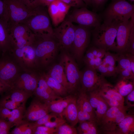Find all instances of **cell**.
I'll return each mask as SVG.
<instances>
[{
    "label": "cell",
    "instance_id": "6da1fadb",
    "mask_svg": "<svg viewBox=\"0 0 134 134\" xmlns=\"http://www.w3.org/2000/svg\"><path fill=\"white\" fill-rule=\"evenodd\" d=\"M120 22L103 23L95 27L92 32L94 46L106 51H116V43L115 40Z\"/></svg>",
    "mask_w": 134,
    "mask_h": 134
},
{
    "label": "cell",
    "instance_id": "4dcf8cb0",
    "mask_svg": "<svg viewBox=\"0 0 134 134\" xmlns=\"http://www.w3.org/2000/svg\"><path fill=\"white\" fill-rule=\"evenodd\" d=\"M25 103H23L17 108L12 110L8 121L16 126L23 121L24 113L25 110Z\"/></svg>",
    "mask_w": 134,
    "mask_h": 134
},
{
    "label": "cell",
    "instance_id": "4fadbf2b",
    "mask_svg": "<svg viewBox=\"0 0 134 134\" xmlns=\"http://www.w3.org/2000/svg\"><path fill=\"white\" fill-rule=\"evenodd\" d=\"M19 73V69L13 62L6 57L0 59V80L10 90L13 88L14 83Z\"/></svg>",
    "mask_w": 134,
    "mask_h": 134
},
{
    "label": "cell",
    "instance_id": "6f0895ef",
    "mask_svg": "<svg viewBox=\"0 0 134 134\" xmlns=\"http://www.w3.org/2000/svg\"><path fill=\"white\" fill-rule=\"evenodd\" d=\"M106 52V51L104 49L98 48V52L95 57L102 59L104 56Z\"/></svg>",
    "mask_w": 134,
    "mask_h": 134
},
{
    "label": "cell",
    "instance_id": "816d5d0a",
    "mask_svg": "<svg viewBox=\"0 0 134 134\" xmlns=\"http://www.w3.org/2000/svg\"><path fill=\"white\" fill-rule=\"evenodd\" d=\"M96 70L100 72V74L102 76L104 77L108 76L107 65L103 61L102 64L97 68Z\"/></svg>",
    "mask_w": 134,
    "mask_h": 134
},
{
    "label": "cell",
    "instance_id": "7dc6e473",
    "mask_svg": "<svg viewBox=\"0 0 134 134\" xmlns=\"http://www.w3.org/2000/svg\"><path fill=\"white\" fill-rule=\"evenodd\" d=\"M29 122L23 121L20 124L17 125L11 133L12 134H23L25 129L29 125Z\"/></svg>",
    "mask_w": 134,
    "mask_h": 134
},
{
    "label": "cell",
    "instance_id": "f6af8a7d",
    "mask_svg": "<svg viewBox=\"0 0 134 134\" xmlns=\"http://www.w3.org/2000/svg\"><path fill=\"white\" fill-rule=\"evenodd\" d=\"M117 73L119 74L120 79H127L134 81V74L127 69H116Z\"/></svg>",
    "mask_w": 134,
    "mask_h": 134
},
{
    "label": "cell",
    "instance_id": "74e56055",
    "mask_svg": "<svg viewBox=\"0 0 134 134\" xmlns=\"http://www.w3.org/2000/svg\"><path fill=\"white\" fill-rule=\"evenodd\" d=\"M77 106L78 111V123H80L87 121H94L97 122V119L95 117L84 110L77 105Z\"/></svg>",
    "mask_w": 134,
    "mask_h": 134
},
{
    "label": "cell",
    "instance_id": "ba28073f",
    "mask_svg": "<svg viewBox=\"0 0 134 134\" xmlns=\"http://www.w3.org/2000/svg\"><path fill=\"white\" fill-rule=\"evenodd\" d=\"M12 45V49L21 48L31 45L35 35L25 24L20 23L9 27Z\"/></svg>",
    "mask_w": 134,
    "mask_h": 134
},
{
    "label": "cell",
    "instance_id": "d4e9b609",
    "mask_svg": "<svg viewBox=\"0 0 134 134\" xmlns=\"http://www.w3.org/2000/svg\"><path fill=\"white\" fill-rule=\"evenodd\" d=\"M134 133V116L129 115L117 126L112 134H132Z\"/></svg>",
    "mask_w": 134,
    "mask_h": 134
},
{
    "label": "cell",
    "instance_id": "f1b7e54d",
    "mask_svg": "<svg viewBox=\"0 0 134 134\" xmlns=\"http://www.w3.org/2000/svg\"><path fill=\"white\" fill-rule=\"evenodd\" d=\"M114 87L119 94L124 97L134 90V81L120 79Z\"/></svg>",
    "mask_w": 134,
    "mask_h": 134
},
{
    "label": "cell",
    "instance_id": "7402d4cb",
    "mask_svg": "<svg viewBox=\"0 0 134 134\" xmlns=\"http://www.w3.org/2000/svg\"><path fill=\"white\" fill-rule=\"evenodd\" d=\"M47 7L49 15L55 26H58L64 20L66 15L56 0H54Z\"/></svg>",
    "mask_w": 134,
    "mask_h": 134
},
{
    "label": "cell",
    "instance_id": "5bb4252c",
    "mask_svg": "<svg viewBox=\"0 0 134 134\" xmlns=\"http://www.w3.org/2000/svg\"><path fill=\"white\" fill-rule=\"evenodd\" d=\"M24 71V72L19 74L13 89L21 90L32 94L38 86L39 76L31 70Z\"/></svg>",
    "mask_w": 134,
    "mask_h": 134
},
{
    "label": "cell",
    "instance_id": "ffe728a7",
    "mask_svg": "<svg viewBox=\"0 0 134 134\" xmlns=\"http://www.w3.org/2000/svg\"><path fill=\"white\" fill-rule=\"evenodd\" d=\"M77 97V96L72 95L62 97L46 103L50 112L57 114L62 116L63 111L68 104Z\"/></svg>",
    "mask_w": 134,
    "mask_h": 134
},
{
    "label": "cell",
    "instance_id": "f5cc1de1",
    "mask_svg": "<svg viewBox=\"0 0 134 134\" xmlns=\"http://www.w3.org/2000/svg\"><path fill=\"white\" fill-rule=\"evenodd\" d=\"M11 111L7 108L0 107V118L6 120H7L10 115Z\"/></svg>",
    "mask_w": 134,
    "mask_h": 134
},
{
    "label": "cell",
    "instance_id": "8d00e7d4",
    "mask_svg": "<svg viewBox=\"0 0 134 134\" xmlns=\"http://www.w3.org/2000/svg\"><path fill=\"white\" fill-rule=\"evenodd\" d=\"M22 104L15 102L10 99L7 96L0 100V107H4L10 110H12L17 108Z\"/></svg>",
    "mask_w": 134,
    "mask_h": 134
},
{
    "label": "cell",
    "instance_id": "f907efd6",
    "mask_svg": "<svg viewBox=\"0 0 134 134\" xmlns=\"http://www.w3.org/2000/svg\"><path fill=\"white\" fill-rule=\"evenodd\" d=\"M126 102L127 104L126 106L129 108L134 106V90L127 96Z\"/></svg>",
    "mask_w": 134,
    "mask_h": 134
},
{
    "label": "cell",
    "instance_id": "7c38bea8",
    "mask_svg": "<svg viewBox=\"0 0 134 134\" xmlns=\"http://www.w3.org/2000/svg\"><path fill=\"white\" fill-rule=\"evenodd\" d=\"M81 89L88 93L96 90L108 82L104 77L97 72L96 70L87 67L81 72Z\"/></svg>",
    "mask_w": 134,
    "mask_h": 134
},
{
    "label": "cell",
    "instance_id": "44dd1931",
    "mask_svg": "<svg viewBox=\"0 0 134 134\" xmlns=\"http://www.w3.org/2000/svg\"><path fill=\"white\" fill-rule=\"evenodd\" d=\"M105 101L111 100H116L124 105L125 99L110 83L108 82L96 89Z\"/></svg>",
    "mask_w": 134,
    "mask_h": 134
},
{
    "label": "cell",
    "instance_id": "30bf717a",
    "mask_svg": "<svg viewBox=\"0 0 134 134\" xmlns=\"http://www.w3.org/2000/svg\"><path fill=\"white\" fill-rule=\"evenodd\" d=\"M53 31L59 48L65 51L70 50L74 38L75 25L66 19L59 26L53 29Z\"/></svg>",
    "mask_w": 134,
    "mask_h": 134
},
{
    "label": "cell",
    "instance_id": "83f0119b",
    "mask_svg": "<svg viewBox=\"0 0 134 134\" xmlns=\"http://www.w3.org/2000/svg\"><path fill=\"white\" fill-rule=\"evenodd\" d=\"M76 101L78 105L96 118L95 114L89 102L88 95L87 92L81 89L77 95Z\"/></svg>",
    "mask_w": 134,
    "mask_h": 134
},
{
    "label": "cell",
    "instance_id": "7a4b0ae2",
    "mask_svg": "<svg viewBox=\"0 0 134 134\" xmlns=\"http://www.w3.org/2000/svg\"><path fill=\"white\" fill-rule=\"evenodd\" d=\"M35 35V39L32 45L35 50L38 65L46 66L55 58L59 48V44L54 36Z\"/></svg>",
    "mask_w": 134,
    "mask_h": 134
},
{
    "label": "cell",
    "instance_id": "5b68a950",
    "mask_svg": "<svg viewBox=\"0 0 134 134\" xmlns=\"http://www.w3.org/2000/svg\"><path fill=\"white\" fill-rule=\"evenodd\" d=\"M66 51L61 55L60 63L63 66L69 84V95L77 96L81 89V71L74 58Z\"/></svg>",
    "mask_w": 134,
    "mask_h": 134
},
{
    "label": "cell",
    "instance_id": "1f68e13d",
    "mask_svg": "<svg viewBox=\"0 0 134 134\" xmlns=\"http://www.w3.org/2000/svg\"><path fill=\"white\" fill-rule=\"evenodd\" d=\"M34 94L37 99L46 103L62 98L53 96L43 88L38 86Z\"/></svg>",
    "mask_w": 134,
    "mask_h": 134
},
{
    "label": "cell",
    "instance_id": "11a10c76",
    "mask_svg": "<svg viewBox=\"0 0 134 134\" xmlns=\"http://www.w3.org/2000/svg\"><path fill=\"white\" fill-rule=\"evenodd\" d=\"M128 57L130 63L131 68L132 72L134 74V55L129 53H125Z\"/></svg>",
    "mask_w": 134,
    "mask_h": 134
},
{
    "label": "cell",
    "instance_id": "d6a6232c",
    "mask_svg": "<svg viewBox=\"0 0 134 134\" xmlns=\"http://www.w3.org/2000/svg\"><path fill=\"white\" fill-rule=\"evenodd\" d=\"M130 19L131 24L130 33L125 53H129L134 55V13L132 14Z\"/></svg>",
    "mask_w": 134,
    "mask_h": 134
},
{
    "label": "cell",
    "instance_id": "277c9868",
    "mask_svg": "<svg viewBox=\"0 0 134 134\" xmlns=\"http://www.w3.org/2000/svg\"><path fill=\"white\" fill-rule=\"evenodd\" d=\"M134 13V5L126 0H111L102 15L103 23L121 22L129 20Z\"/></svg>",
    "mask_w": 134,
    "mask_h": 134
},
{
    "label": "cell",
    "instance_id": "d6986e66",
    "mask_svg": "<svg viewBox=\"0 0 134 134\" xmlns=\"http://www.w3.org/2000/svg\"><path fill=\"white\" fill-rule=\"evenodd\" d=\"M12 48L10 31L8 23L0 19V52L4 53Z\"/></svg>",
    "mask_w": 134,
    "mask_h": 134
},
{
    "label": "cell",
    "instance_id": "91938a15",
    "mask_svg": "<svg viewBox=\"0 0 134 134\" xmlns=\"http://www.w3.org/2000/svg\"><path fill=\"white\" fill-rule=\"evenodd\" d=\"M26 5L31 9V3L34 0H17Z\"/></svg>",
    "mask_w": 134,
    "mask_h": 134
},
{
    "label": "cell",
    "instance_id": "ac0fdd59",
    "mask_svg": "<svg viewBox=\"0 0 134 134\" xmlns=\"http://www.w3.org/2000/svg\"><path fill=\"white\" fill-rule=\"evenodd\" d=\"M131 21L129 20L120 23L118 27L116 38V51L119 54L125 53L129 40Z\"/></svg>",
    "mask_w": 134,
    "mask_h": 134
},
{
    "label": "cell",
    "instance_id": "f35d334b",
    "mask_svg": "<svg viewBox=\"0 0 134 134\" xmlns=\"http://www.w3.org/2000/svg\"><path fill=\"white\" fill-rule=\"evenodd\" d=\"M118 55V53L113 54L108 51H106L103 62L107 65L116 66V63L117 61Z\"/></svg>",
    "mask_w": 134,
    "mask_h": 134
},
{
    "label": "cell",
    "instance_id": "b9f144b4",
    "mask_svg": "<svg viewBox=\"0 0 134 134\" xmlns=\"http://www.w3.org/2000/svg\"><path fill=\"white\" fill-rule=\"evenodd\" d=\"M38 86L43 88L53 96L59 98L62 97H59L56 94L48 85L42 75L39 76Z\"/></svg>",
    "mask_w": 134,
    "mask_h": 134
},
{
    "label": "cell",
    "instance_id": "e0dca14e",
    "mask_svg": "<svg viewBox=\"0 0 134 134\" xmlns=\"http://www.w3.org/2000/svg\"><path fill=\"white\" fill-rule=\"evenodd\" d=\"M90 103L95 114L98 125L109 106L98 91L95 90L87 93Z\"/></svg>",
    "mask_w": 134,
    "mask_h": 134
},
{
    "label": "cell",
    "instance_id": "2e32d148",
    "mask_svg": "<svg viewBox=\"0 0 134 134\" xmlns=\"http://www.w3.org/2000/svg\"><path fill=\"white\" fill-rule=\"evenodd\" d=\"M50 112L47 104L36 98L32 101L24 117L26 121L33 122Z\"/></svg>",
    "mask_w": 134,
    "mask_h": 134
},
{
    "label": "cell",
    "instance_id": "60d3db41",
    "mask_svg": "<svg viewBox=\"0 0 134 134\" xmlns=\"http://www.w3.org/2000/svg\"><path fill=\"white\" fill-rule=\"evenodd\" d=\"M66 121L63 117L59 116L55 117L53 121L48 122L43 125L51 128L56 129L66 122Z\"/></svg>",
    "mask_w": 134,
    "mask_h": 134
},
{
    "label": "cell",
    "instance_id": "603a6c76",
    "mask_svg": "<svg viewBox=\"0 0 134 134\" xmlns=\"http://www.w3.org/2000/svg\"><path fill=\"white\" fill-rule=\"evenodd\" d=\"M47 74L64 86L67 90L68 92L69 84L63 66L61 63L52 66Z\"/></svg>",
    "mask_w": 134,
    "mask_h": 134
},
{
    "label": "cell",
    "instance_id": "bcb514c9",
    "mask_svg": "<svg viewBox=\"0 0 134 134\" xmlns=\"http://www.w3.org/2000/svg\"><path fill=\"white\" fill-rule=\"evenodd\" d=\"M75 8L86 7L87 5L83 0H60Z\"/></svg>",
    "mask_w": 134,
    "mask_h": 134
},
{
    "label": "cell",
    "instance_id": "94428289",
    "mask_svg": "<svg viewBox=\"0 0 134 134\" xmlns=\"http://www.w3.org/2000/svg\"><path fill=\"white\" fill-rule=\"evenodd\" d=\"M95 67L96 70L98 67L101 64L102 62L101 58L98 57H95Z\"/></svg>",
    "mask_w": 134,
    "mask_h": 134
},
{
    "label": "cell",
    "instance_id": "52a82bcc",
    "mask_svg": "<svg viewBox=\"0 0 134 134\" xmlns=\"http://www.w3.org/2000/svg\"><path fill=\"white\" fill-rule=\"evenodd\" d=\"M89 27L75 25L74 38L70 50L73 58L79 63L83 60L84 53L89 42L91 31Z\"/></svg>",
    "mask_w": 134,
    "mask_h": 134
},
{
    "label": "cell",
    "instance_id": "be15d7a7",
    "mask_svg": "<svg viewBox=\"0 0 134 134\" xmlns=\"http://www.w3.org/2000/svg\"><path fill=\"white\" fill-rule=\"evenodd\" d=\"M87 5L92 6V0H83Z\"/></svg>",
    "mask_w": 134,
    "mask_h": 134
},
{
    "label": "cell",
    "instance_id": "9f6ffc18",
    "mask_svg": "<svg viewBox=\"0 0 134 134\" xmlns=\"http://www.w3.org/2000/svg\"><path fill=\"white\" fill-rule=\"evenodd\" d=\"M95 58V56L89 49L87 52L85 57L83 58V60L85 63L89 60Z\"/></svg>",
    "mask_w": 134,
    "mask_h": 134
},
{
    "label": "cell",
    "instance_id": "8992f818",
    "mask_svg": "<svg viewBox=\"0 0 134 134\" xmlns=\"http://www.w3.org/2000/svg\"><path fill=\"white\" fill-rule=\"evenodd\" d=\"M4 0L8 10L9 27L22 22L37 13L36 8L31 9L17 0Z\"/></svg>",
    "mask_w": 134,
    "mask_h": 134
},
{
    "label": "cell",
    "instance_id": "f546056e",
    "mask_svg": "<svg viewBox=\"0 0 134 134\" xmlns=\"http://www.w3.org/2000/svg\"><path fill=\"white\" fill-rule=\"evenodd\" d=\"M10 94L6 96L9 98L17 102L25 103L27 100L32 95L21 90L13 89L10 90Z\"/></svg>",
    "mask_w": 134,
    "mask_h": 134
},
{
    "label": "cell",
    "instance_id": "3957f363",
    "mask_svg": "<svg viewBox=\"0 0 134 134\" xmlns=\"http://www.w3.org/2000/svg\"><path fill=\"white\" fill-rule=\"evenodd\" d=\"M36 14L22 22L35 35L40 37H54L53 29L51 25L48 10L45 6L36 7Z\"/></svg>",
    "mask_w": 134,
    "mask_h": 134
},
{
    "label": "cell",
    "instance_id": "7bdbcfd3",
    "mask_svg": "<svg viewBox=\"0 0 134 134\" xmlns=\"http://www.w3.org/2000/svg\"><path fill=\"white\" fill-rule=\"evenodd\" d=\"M14 125L8 121L0 118V134H9L10 128Z\"/></svg>",
    "mask_w": 134,
    "mask_h": 134
},
{
    "label": "cell",
    "instance_id": "e575fe53",
    "mask_svg": "<svg viewBox=\"0 0 134 134\" xmlns=\"http://www.w3.org/2000/svg\"><path fill=\"white\" fill-rule=\"evenodd\" d=\"M59 116L58 114L53 112H51L45 116L38 119L36 121L31 122L33 131L35 127L41 125H44L46 123L52 121L51 120Z\"/></svg>",
    "mask_w": 134,
    "mask_h": 134
},
{
    "label": "cell",
    "instance_id": "484cf974",
    "mask_svg": "<svg viewBox=\"0 0 134 134\" xmlns=\"http://www.w3.org/2000/svg\"><path fill=\"white\" fill-rule=\"evenodd\" d=\"M42 75L48 85L57 96L63 97L69 95L66 88L47 73Z\"/></svg>",
    "mask_w": 134,
    "mask_h": 134
},
{
    "label": "cell",
    "instance_id": "ee69618b",
    "mask_svg": "<svg viewBox=\"0 0 134 134\" xmlns=\"http://www.w3.org/2000/svg\"><path fill=\"white\" fill-rule=\"evenodd\" d=\"M0 19L8 23V10L4 0H0Z\"/></svg>",
    "mask_w": 134,
    "mask_h": 134
},
{
    "label": "cell",
    "instance_id": "681fc988",
    "mask_svg": "<svg viewBox=\"0 0 134 134\" xmlns=\"http://www.w3.org/2000/svg\"><path fill=\"white\" fill-rule=\"evenodd\" d=\"M108 0H92V6L95 12L101 8Z\"/></svg>",
    "mask_w": 134,
    "mask_h": 134
},
{
    "label": "cell",
    "instance_id": "db71d44e",
    "mask_svg": "<svg viewBox=\"0 0 134 134\" xmlns=\"http://www.w3.org/2000/svg\"><path fill=\"white\" fill-rule=\"evenodd\" d=\"M108 76H115L117 74L116 66L107 65Z\"/></svg>",
    "mask_w": 134,
    "mask_h": 134
},
{
    "label": "cell",
    "instance_id": "6125c7cd",
    "mask_svg": "<svg viewBox=\"0 0 134 134\" xmlns=\"http://www.w3.org/2000/svg\"><path fill=\"white\" fill-rule=\"evenodd\" d=\"M89 49L93 54L96 57L98 52V48L97 47L94 46L90 48Z\"/></svg>",
    "mask_w": 134,
    "mask_h": 134
},
{
    "label": "cell",
    "instance_id": "680465c9",
    "mask_svg": "<svg viewBox=\"0 0 134 134\" xmlns=\"http://www.w3.org/2000/svg\"><path fill=\"white\" fill-rule=\"evenodd\" d=\"M8 90L9 89L0 80V94Z\"/></svg>",
    "mask_w": 134,
    "mask_h": 134
},
{
    "label": "cell",
    "instance_id": "8fae6325",
    "mask_svg": "<svg viewBox=\"0 0 134 134\" xmlns=\"http://www.w3.org/2000/svg\"><path fill=\"white\" fill-rule=\"evenodd\" d=\"M101 16L86 7L75 8L66 19L72 23L88 27H95L101 24Z\"/></svg>",
    "mask_w": 134,
    "mask_h": 134
},
{
    "label": "cell",
    "instance_id": "9a60e30c",
    "mask_svg": "<svg viewBox=\"0 0 134 134\" xmlns=\"http://www.w3.org/2000/svg\"><path fill=\"white\" fill-rule=\"evenodd\" d=\"M125 106L124 105L109 107L98 124L100 131L105 134H112L117 125L116 119L117 115Z\"/></svg>",
    "mask_w": 134,
    "mask_h": 134
},
{
    "label": "cell",
    "instance_id": "4316f807",
    "mask_svg": "<svg viewBox=\"0 0 134 134\" xmlns=\"http://www.w3.org/2000/svg\"><path fill=\"white\" fill-rule=\"evenodd\" d=\"M77 128L80 134H98L100 133L97 122L94 121H85L79 123Z\"/></svg>",
    "mask_w": 134,
    "mask_h": 134
},
{
    "label": "cell",
    "instance_id": "d590c367",
    "mask_svg": "<svg viewBox=\"0 0 134 134\" xmlns=\"http://www.w3.org/2000/svg\"><path fill=\"white\" fill-rule=\"evenodd\" d=\"M55 134H77L78 133L74 127L69 125L66 122L56 129Z\"/></svg>",
    "mask_w": 134,
    "mask_h": 134
},
{
    "label": "cell",
    "instance_id": "ab89813d",
    "mask_svg": "<svg viewBox=\"0 0 134 134\" xmlns=\"http://www.w3.org/2000/svg\"><path fill=\"white\" fill-rule=\"evenodd\" d=\"M56 132V129L51 128L44 125L37 126L33 129V134H54Z\"/></svg>",
    "mask_w": 134,
    "mask_h": 134
},
{
    "label": "cell",
    "instance_id": "836d02e7",
    "mask_svg": "<svg viewBox=\"0 0 134 134\" xmlns=\"http://www.w3.org/2000/svg\"><path fill=\"white\" fill-rule=\"evenodd\" d=\"M117 61L118 64L116 66L117 69H127L132 72L129 60L125 53H119Z\"/></svg>",
    "mask_w": 134,
    "mask_h": 134
},
{
    "label": "cell",
    "instance_id": "9c48e42d",
    "mask_svg": "<svg viewBox=\"0 0 134 134\" xmlns=\"http://www.w3.org/2000/svg\"><path fill=\"white\" fill-rule=\"evenodd\" d=\"M16 62L24 70L31 71L38 65L34 48L32 45L11 49Z\"/></svg>",
    "mask_w": 134,
    "mask_h": 134
},
{
    "label": "cell",
    "instance_id": "e7e4bbea",
    "mask_svg": "<svg viewBox=\"0 0 134 134\" xmlns=\"http://www.w3.org/2000/svg\"><path fill=\"white\" fill-rule=\"evenodd\" d=\"M131 2H133L134 1V0H129Z\"/></svg>",
    "mask_w": 134,
    "mask_h": 134
},
{
    "label": "cell",
    "instance_id": "cb8c5ba5",
    "mask_svg": "<svg viewBox=\"0 0 134 134\" xmlns=\"http://www.w3.org/2000/svg\"><path fill=\"white\" fill-rule=\"evenodd\" d=\"M77 98V97L68 104L62 115V116L65 117L70 125L73 127L78 123Z\"/></svg>",
    "mask_w": 134,
    "mask_h": 134
},
{
    "label": "cell",
    "instance_id": "c3c4849f",
    "mask_svg": "<svg viewBox=\"0 0 134 134\" xmlns=\"http://www.w3.org/2000/svg\"><path fill=\"white\" fill-rule=\"evenodd\" d=\"M54 0H34L32 2L31 8L34 9L38 6H48Z\"/></svg>",
    "mask_w": 134,
    "mask_h": 134
}]
</instances>
